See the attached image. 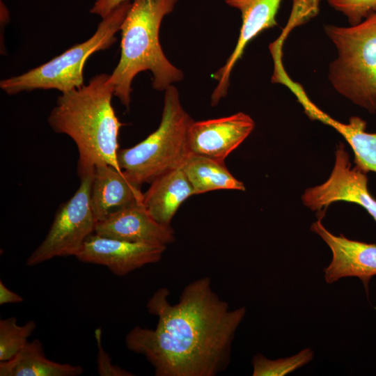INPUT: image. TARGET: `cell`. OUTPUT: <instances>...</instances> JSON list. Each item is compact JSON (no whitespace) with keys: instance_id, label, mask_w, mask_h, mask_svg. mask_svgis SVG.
Masks as SVG:
<instances>
[{"instance_id":"cell-1","label":"cell","mask_w":376,"mask_h":376,"mask_svg":"<svg viewBox=\"0 0 376 376\" xmlns=\"http://www.w3.org/2000/svg\"><path fill=\"white\" fill-rule=\"evenodd\" d=\"M169 294L163 287L150 297L146 308L157 325L132 328L125 339L127 349L143 355L157 376H215L225 370L246 308L230 309L207 276L187 284L175 304Z\"/></svg>"},{"instance_id":"cell-2","label":"cell","mask_w":376,"mask_h":376,"mask_svg":"<svg viewBox=\"0 0 376 376\" xmlns=\"http://www.w3.org/2000/svg\"><path fill=\"white\" fill-rule=\"evenodd\" d=\"M113 95L109 75H97L87 85L62 93L47 118L56 133L68 136L76 144L79 178L102 164L122 171L118 163L122 123L111 104Z\"/></svg>"},{"instance_id":"cell-3","label":"cell","mask_w":376,"mask_h":376,"mask_svg":"<svg viewBox=\"0 0 376 376\" xmlns=\"http://www.w3.org/2000/svg\"><path fill=\"white\" fill-rule=\"evenodd\" d=\"M178 0H134L122 24L120 57L109 81L114 95L129 107L132 83L140 72L152 75V87L165 91L183 78L182 70L164 54L159 39L161 22L173 9Z\"/></svg>"},{"instance_id":"cell-4","label":"cell","mask_w":376,"mask_h":376,"mask_svg":"<svg viewBox=\"0 0 376 376\" xmlns=\"http://www.w3.org/2000/svg\"><path fill=\"white\" fill-rule=\"evenodd\" d=\"M194 121L182 107L178 89L168 87L157 129L135 146L118 152V163L126 177L141 186L182 167L190 153L187 136Z\"/></svg>"},{"instance_id":"cell-5","label":"cell","mask_w":376,"mask_h":376,"mask_svg":"<svg viewBox=\"0 0 376 376\" xmlns=\"http://www.w3.org/2000/svg\"><path fill=\"white\" fill-rule=\"evenodd\" d=\"M327 37L337 50L329 66L334 88L354 104L376 113V13L350 26L327 24Z\"/></svg>"},{"instance_id":"cell-6","label":"cell","mask_w":376,"mask_h":376,"mask_svg":"<svg viewBox=\"0 0 376 376\" xmlns=\"http://www.w3.org/2000/svg\"><path fill=\"white\" fill-rule=\"evenodd\" d=\"M127 1L102 18L94 34L60 55L26 72L3 79L0 88L8 95L34 90L56 89L65 93L84 86V66L93 53L109 48L131 7Z\"/></svg>"},{"instance_id":"cell-7","label":"cell","mask_w":376,"mask_h":376,"mask_svg":"<svg viewBox=\"0 0 376 376\" xmlns=\"http://www.w3.org/2000/svg\"><path fill=\"white\" fill-rule=\"evenodd\" d=\"M93 174L80 178V185L56 211L45 239L26 260L35 266L56 257L76 256L86 238L95 232V218L90 199Z\"/></svg>"},{"instance_id":"cell-8","label":"cell","mask_w":376,"mask_h":376,"mask_svg":"<svg viewBox=\"0 0 376 376\" xmlns=\"http://www.w3.org/2000/svg\"><path fill=\"white\" fill-rule=\"evenodd\" d=\"M301 199L305 206L318 212L337 201L354 203L363 207L376 221V199L368 191L366 173L356 165L352 166L341 143L336 148L334 166L328 179L306 189Z\"/></svg>"},{"instance_id":"cell-9","label":"cell","mask_w":376,"mask_h":376,"mask_svg":"<svg viewBox=\"0 0 376 376\" xmlns=\"http://www.w3.org/2000/svg\"><path fill=\"white\" fill-rule=\"evenodd\" d=\"M166 245L134 242L102 236L95 232L84 241L76 258L81 262L107 267L123 276L146 265L160 261Z\"/></svg>"},{"instance_id":"cell-10","label":"cell","mask_w":376,"mask_h":376,"mask_svg":"<svg viewBox=\"0 0 376 376\" xmlns=\"http://www.w3.org/2000/svg\"><path fill=\"white\" fill-rule=\"evenodd\" d=\"M253 120L239 112L228 116L194 121L187 136L190 152L224 162L251 133Z\"/></svg>"},{"instance_id":"cell-11","label":"cell","mask_w":376,"mask_h":376,"mask_svg":"<svg viewBox=\"0 0 376 376\" xmlns=\"http://www.w3.org/2000/svg\"><path fill=\"white\" fill-rule=\"evenodd\" d=\"M322 218V217H321ZM321 218L312 224L311 230L318 234L332 252V260L324 269L327 283L343 277H358L368 291L371 278L376 275V244L335 235L325 228Z\"/></svg>"},{"instance_id":"cell-12","label":"cell","mask_w":376,"mask_h":376,"mask_svg":"<svg viewBox=\"0 0 376 376\" xmlns=\"http://www.w3.org/2000/svg\"><path fill=\"white\" fill-rule=\"evenodd\" d=\"M224 1L230 6L240 10L242 22L234 50L223 67L213 75L218 84L211 97L212 106L226 95L230 73L247 44L263 31L277 25L276 15L283 0Z\"/></svg>"},{"instance_id":"cell-13","label":"cell","mask_w":376,"mask_h":376,"mask_svg":"<svg viewBox=\"0 0 376 376\" xmlns=\"http://www.w3.org/2000/svg\"><path fill=\"white\" fill-rule=\"evenodd\" d=\"M95 233L102 236L134 242L168 244L175 241L171 226L157 221L143 202L126 206L95 224Z\"/></svg>"},{"instance_id":"cell-14","label":"cell","mask_w":376,"mask_h":376,"mask_svg":"<svg viewBox=\"0 0 376 376\" xmlns=\"http://www.w3.org/2000/svg\"><path fill=\"white\" fill-rule=\"evenodd\" d=\"M140 187L131 182L123 171L109 164L96 166L90 191L96 223L126 206L143 202Z\"/></svg>"},{"instance_id":"cell-15","label":"cell","mask_w":376,"mask_h":376,"mask_svg":"<svg viewBox=\"0 0 376 376\" xmlns=\"http://www.w3.org/2000/svg\"><path fill=\"white\" fill-rule=\"evenodd\" d=\"M192 195L193 188L180 167L155 178L143 193V204L157 221L171 226L180 206Z\"/></svg>"},{"instance_id":"cell-16","label":"cell","mask_w":376,"mask_h":376,"mask_svg":"<svg viewBox=\"0 0 376 376\" xmlns=\"http://www.w3.org/2000/svg\"><path fill=\"white\" fill-rule=\"evenodd\" d=\"M83 373L79 365L49 359L38 338L28 341L10 360L0 362V376H78Z\"/></svg>"},{"instance_id":"cell-17","label":"cell","mask_w":376,"mask_h":376,"mask_svg":"<svg viewBox=\"0 0 376 376\" xmlns=\"http://www.w3.org/2000/svg\"><path fill=\"white\" fill-rule=\"evenodd\" d=\"M181 168L194 194L219 189L245 190L243 182L230 173L224 162L190 152Z\"/></svg>"},{"instance_id":"cell-18","label":"cell","mask_w":376,"mask_h":376,"mask_svg":"<svg viewBox=\"0 0 376 376\" xmlns=\"http://www.w3.org/2000/svg\"><path fill=\"white\" fill-rule=\"evenodd\" d=\"M366 128L364 120L353 116L348 123L339 122L335 130L351 146L355 165L366 173H376V133H368Z\"/></svg>"},{"instance_id":"cell-19","label":"cell","mask_w":376,"mask_h":376,"mask_svg":"<svg viewBox=\"0 0 376 376\" xmlns=\"http://www.w3.org/2000/svg\"><path fill=\"white\" fill-rule=\"evenodd\" d=\"M36 328L33 320L23 325L17 324L15 317L0 320V362L14 357L27 343Z\"/></svg>"},{"instance_id":"cell-20","label":"cell","mask_w":376,"mask_h":376,"mask_svg":"<svg viewBox=\"0 0 376 376\" xmlns=\"http://www.w3.org/2000/svg\"><path fill=\"white\" fill-rule=\"evenodd\" d=\"M313 359V351L305 349L290 357L270 360L256 355L252 361L253 376H284L301 368Z\"/></svg>"},{"instance_id":"cell-21","label":"cell","mask_w":376,"mask_h":376,"mask_svg":"<svg viewBox=\"0 0 376 376\" xmlns=\"http://www.w3.org/2000/svg\"><path fill=\"white\" fill-rule=\"evenodd\" d=\"M336 10L347 17L350 25L360 23L376 13V0H327Z\"/></svg>"},{"instance_id":"cell-22","label":"cell","mask_w":376,"mask_h":376,"mask_svg":"<svg viewBox=\"0 0 376 376\" xmlns=\"http://www.w3.org/2000/svg\"><path fill=\"white\" fill-rule=\"evenodd\" d=\"M95 338L97 343V370L100 376H133L129 372L113 363L109 354L102 345V329L97 328L95 330Z\"/></svg>"},{"instance_id":"cell-23","label":"cell","mask_w":376,"mask_h":376,"mask_svg":"<svg viewBox=\"0 0 376 376\" xmlns=\"http://www.w3.org/2000/svg\"><path fill=\"white\" fill-rule=\"evenodd\" d=\"M130 0H95L90 12L104 18L121 3Z\"/></svg>"},{"instance_id":"cell-24","label":"cell","mask_w":376,"mask_h":376,"mask_svg":"<svg viewBox=\"0 0 376 376\" xmlns=\"http://www.w3.org/2000/svg\"><path fill=\"white\" fill-rule=\"evenodd\" d=\"M23 301L21 295L9 290L0 280V305L20 303Z\"/></svg>"}]
</instances>
